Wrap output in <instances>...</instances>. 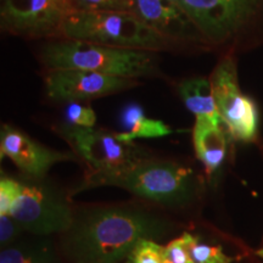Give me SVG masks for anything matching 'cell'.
<instances>
[{
	"label": "cell",
	"instance_id": "obj_1",
	"mask_svg": "<svg viewBox=\"0 0 263 263\" xmlns=\"http://www.w3.org/2000/svg\"><path fill=\"white\" fill-rule=\"evenodd\" d=\"M168 222L136 207H94L74 216L62 249L76 263H118L143 239H161Z\"/></svg>",
	"mask_w": 263,
	"mask_h": 263
},
{
	"label": "cell",
	"instance_id": "obj_2",
	"mask_svg": "<svg viewBox=\"0 0 263 263\" xmlns=\"http://www.w3.org/2000/svg\"><path fill=\"white\" fill-rule=\"evenodd\" d=\"M39 57L47 71L82 70L137 78L153 74L156 67L154 51L65 38L45 43Z\"/></svg>",
	"mask_w": 263,
	"mask_h": 263
},
{
	"label": "cell",
	"instance_id": "obj_3",
	"mask_svg": "<svg viewBox=\"0 0 263 263\" xmlns=\"http://www.w3.org/2000/svg\"><path fill=\"white\" fill-rule=\"evenodd\" d=\"M62 38L147 51L172 48L177 43L151 28L134 12L103 10H77L65 22Z\"/></svg>",
	"mask_w": 263,
	"mask_h": 263
},
{
	"label": "cell",
	"instance_id": "obj_4",
	"mask_svg": "<svg viewBox=\"0 0 263 263\" xmlns=\"http://www.w3.org/2000/svg\"><path fill=\"white\" fill-rule=\"evenodd\" d=\"M99 184L121 186L144 199L166 205L189 202L194 192L192 171L168 161L145 159Z\"/></svg>",
	"mask_w": 263,
	"mask_h": 263
},
{
	"label": "cell",
	"instance_id": "obj_5",
	"mask_svg": "<svg viewBox=\"0 0 263 263\" xmlns=\"http://www.w3.org/2000/svg\"><path fill=\"white\" fill-rule=\"evenodd\" d=\"M78 10L73 0H2V28L25 38L61 39L67 18Z\"/></svg>",
	"mask_w": 263,
	"mask_h": 263
},
{
	"label": "cell",
	"instance_id": "obj_6",
	"mask_svg": "<svg viewBox=\"0 0 263 263\" xmlns=\"http://www.w3.org/2000/svg\"><path fill=\"white\" fill-rule=\"evenodd\" d=\"M62 134L93 171L91 184L117 176L144 160L133 144L120 140L116 133L94 128L67 127Z\"/></svg>",
	"mask_w": 263,
	"mask_h": 263
},
{
	"label": "cell",
	"instance_id": "obj_7",
	"mask_svg": "<svg viewBox=\"0 0 263 263\" xmlns=\"http://www.w3.org/2000/svg\"><path fill=\"white\" fill-rule=\"evenodd\" d=\"M22 229L34 234L64 233L70 228L74 215L65 197L48 184L21 182V194L9 211Z\"/></svg>",
	"mask_w": 263,
	"mask_h": 263
},
{
	"label": "cell",
	"instance_id": "obj_8",
	"mask_svg": "<svg viewBox=\"0 0 263 263\" xmlns=\"http://www.w3.org/2000/svg\"><path fill=\"white\" fill-rule=\"evenodd\" d=\"M217 107L235 139L252 141L258 132V111L252 99L241 93L234 57H226L210 78Z\"/></svg>",
	"mask_w": 263,
	"mask_h": 263
},
{
	"label": "cell",
	"instance_id": "obj_9",
	"mask_svg": "<svg viewBox=\"0 0 263 263\" xmlns=\"http://www.w3.org/2000/svg\"><path fill=\"white\" fill-rule=\"evenodd\" d=\"M48 97L59 101H83L117 93L137 85L129 77L82 70H51L44 74Z\"/></svg>",
	"mask_w": 263,
	"mask_h": 263
},
{
	"label": "cell",
	"instance_id": "obj_10",
	"mask_svg": "<svg viewBox=\"0 0 263 263\" xmlns=\"http://www.w3.org/2000/svg\"><path fill=\"white\" fill-rule=\"evenodd\" d=\"M0 151L2 156L11 159L22 172L35 179L43 178L54 163L73 159L71 154L48 149L6 124L0 133Z\"/></svg>",
	"mask_w": 263,
	"mask_h": 263
},
{
	"label": "cell",
	"instance_id": "obj_11",
	"mask_svg": "<svg viewBox=\"0 0 263 263\" xmlns=\"http://www.w3.org/2000/svg\"><path fill=\"white\" fill-rule=\"evenodd\" d=\"M182 9L201 37L211 42L229 38L242 18L232 0H182Z\"/></svg>",
	"mask_w": 263,
	"mask_h": 263
},
{
	"label": "cell",
	"instance_id": "obj_12",
	"mask_svg": "<svg viewBox=\"0 0 263 263\" xmlns=\"http://www.w3.org/2000/svg\"><path fill=\"white\" fill-rule=\"evenodd\" d=\"M134 14L174 42L202 38L185 11L170 0H134Z\"/></svg>",
	"mask_w": 263,
	"mask_h": 263
},
{
	"label": "cell",
	"instance_id": "obj_13",
	"mask_svg": "<svg viewBox=\"0 0 263 263\" xmlns=\"http://www.w3.org/2000/svg\"><path fill=\"white\" fill-rule=\"evenodd\" d=\"M221 124L207 118H196L193 130L196 156L209 173L219 168L227 154V139Z\"/></svg>",
	"mask_w": 263,
	"mask_h": 263
},
{
	"label": "cell",
	"instance_id": "obj_14",
	"mask_svg": "<svg viewBox=\"0 0 263 263\" xmlns=\"http://www.w3.org/2000/svg\"><path fill=\"white\" fill-rule=\"evenodd\" d=\"M120 122L122 133H116V136L126 143H133L134 139L141 138H161L172 133V129L162 121L147 118L143 107L137 103H129L122 108Z\"/></svg>",
	"mask_w": 263,
	"mask_h": 263
},
{
	"label": "cell",
	"instance_id": "obj_15",
	"mask_svg": "<svg viewBox=\"0 0 263 263\" xmlns=\"http://www.w3.org/2000/svg\"><path fill=\"white\" fill-rule=\"evenodd\" d=\"M178 90L185 106L195 115L196 118H207L223 123L213 97L211 81L202 77L189 78L180 82Z\"/></svg>",
	"mask_w": 263,
	"mask_h": 263
},
{
	"label": "cell",
	"instance_id": "obj_16",
	"mask_svg": "<svg viewBox=\"0 0 263 263\" xmlns=\"http://www.w3.org/2000/svg\"><path fill=\"white\" fill-rule=\"evenodd\" d=\"M54 251L48 242L9 245L0 255V263H54Z\"/></svg>",
	"mask_w": 263,
	"mask_h": 263
},
{
	"label": "cell",
	"instance_id": "obj_17",
	"mask_svg": "<svg viewBox=\"0 0 263 263\" xmlns=\"http://www.w3.org/2000/svg\"><path fill=\"white\" fill-rule=\"evenodd\" d=\"M186 239H188V245L190 250V255L195 263H230L228 256L219 246H210L206 244H201L197 239L189 233H185Z\"/></svg>",
	"mask_w": 263,
	"mask_h": 263
},
{
	"label": "cell",
	"instance_id": "obj_18",
	"mask_svg": "<svg viewBox=\"0 0 263 263\" xmlns=\"http://www.w3.org/2000/svg\"><path fill=\"white\" fill-rule=\"evenodd\" d=\"M65 120L68 127L94 128L97 115L89 106H84L78 101H71L65 108Z\"/></svg>",
	"mask_w": 263,
	"mask_h": 263
},
{
	"label": "cell",
	"instance_id": "obj_19",
	"mask_svg": "<svg viewBox=\"0 0 263 263\" xmlns=\"http://www.w3.org/2000/svg\"><path fill=\"white\" fill-rule=\"evenodd\" d=\"M163 248L154 240L143 239L129 255V263H163Z\"/></svg>",
	"mask_w": 263,
	"mask_h": 263
},
{
	"label": "cell",
	"instance_id": "obj_20",
	"mask_svg": "<svg viewBox=\"0 0 263 263\" xmlns=\"http://www.w3.org/2000/svg\"><path fill=\"white\" fill-rule=\"evenodd\" d=\"M78 10L134 12V0H73Z\"/></svg>",
	"mask_w": 263,
	"mask_h": 263
},
{
	"label": "cell",
	"instance_id": "obj_21",
	"mask_svg": "<svg viewBox=\"0 0 263 263\" xmlns=\"http://www.w3.org/2000/svg\"><path fill=\"white\" fill-rule=\"evenodd\" d=\"M163 263H195L188 245L185 233L182 238L171 241L166 248H163Z\"/></svg>",
	"mask_w": 263,
	"mask_h": 263
},
{
	"label": "cell",
	"instance_id": "obj_22",
	"mask_svg": "<svg viewBox=\"0 0 263 263\" xmlns=\"http://www.w3.org/2000/svg\"><path fill=\"white\" fill-rule=\"evenodd\" d=\"M21 194V182L2 177L0 182V216L9 215L12 203Z\"/></svg>",
	"mask_w": 263,
	"mask_h": 263
},
{
	"label": "cell",
	"instance_id": "obj_23",
	"mask_svg": "<svg viewBox=\"0 0 263 263\" xmlns=\"http://www.w3.org/2000/svg\"><path fill=\"white\" fill-rule=\"evenodd\" d=\"M21 230H24L22 227L11 216H0V244L3 248L11 245Z\"/></svg>",
	"mask_w": 263,
	"mask_h": 263
},
{
	"label": "cell",
	"instance_id": "obj_24",
	"mask_svg": "<svg viewBox=\"0 0 263 263\" xmlns=\"http://www.w3.org/2000/svg\"><path fill=\"white\" fill-rule=\"evenodd\" d=\"M170 2H172L173 4L178 5L179 8H182V0H170Z\"/></svg>",
	"mask_w": 263,
	"mask_h": 263
},
{
	"label": "cell",
	"instance_id": "obj_25",
	"mask_svg": "<svg viewBox=\"0 0 263 263\" xmlns=\"http://www.w3.org/2000/svg\"><path fill=\"white\" fill-rule=\"evenodd\" d=\"M258 255H259V256H262V257H263V249H262V250H259V251H258Z\"/></svg>",
	"mask_w": 263,
	"mask_h": 263
}]
</instances>
